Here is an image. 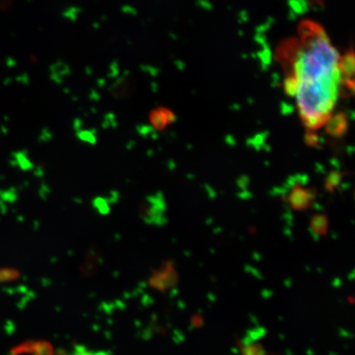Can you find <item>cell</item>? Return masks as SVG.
I'll list each match as a JSON object with an SVG mask.
<instances>
[{"mask_svg":"<svg viewBox=\"0 0 355 355\" xmlns=\"http://www.w3.org/2000/svg\"><path fill=\"white\" fill-rule=\"evenodd\" d=\"M171 114L168 111H163V110H157L154 111L150 114V121L154 127L161 128L167 125L171 119Z\"/></svg>","mask_w":355,"mask_h":355,"instance_id":"7a4b0ae2","label":"cell"},{"mask_svg":"<svg viewBox=\"0 0 355 355\" xmlns=\"http://www.w3.org/2000/svg\"><path fill=\"white\" fill-rule=\"evenodd\" d=\"M21 273L19 270L13 268H0V284L15 282L19 279Z\"/></svg>","mask_w":355,"mask_h":355,"instance_id":"277c9868","label":"cell"},{"mask_svg":"<svg viewBox=\"0 0 355 355\" xmlns=\"http://www.w3.org/2000/svg\"><path fill=\"white\" fill-rule=\"evenodd\" d=\"M37 340H26L11 349L12 355H33L36 349Z\"/></svg>","mask_w":355,"mask_h":355,"instance_id":"3957f363","label":"cell"},{"mask_svg":"<svg viewBox=\"0 0 355 355\" xmlns=\"http://www.w3.org/2000/svg\"><path fill=\"white\" fill-rule=\"evenodd\" d=\"M284 90L295 99L301 121L309 130L328 123L343 85L342 58L323 26L311 20L277 49Z\"/></svg>","mask_w":355,"mask_h":355,"instance_id":"6da1fadb","label":"cell"},{"mask_svg":"<svg viewBox=\"0 0 355 355\" xmlns=\"http://www.w3.org/2000/svg\"><path fill=\"white\" fill-rule=\"evenodd\" d=\"M308 202H309V195L304 190L293 191V193L291 195L292 205L302 207L307 205Z\"/></svg>","mask_w":355,"mask_h":355,"instance_id":"5b68a950","label":"cell"},{"mask_svg":"<svg viewBox=\"0 0 355 355\" xmlns=\"http://www.w3.org/2000/svg\"><path fill=\"white\" fill-rule=\"evenodd\" d=\"M95 207L102 214H108L110 210L108 203L106 202V200H103V198H97L95 200Z\"/></svg>","mask_w":355,"mask_h":355,"instance_id":"9c48e42d","label":"cell"},{"mask_svg":"<svg viewBox=\"0 0 355 355\" xmlns=\"http://www.w3.org/2000/svg\"><path fill=\"white\" fill-rule=\"evenodd\" d=\"M55 350H53V345L46 340H37L36 349H35L33 355H53Z\"/></svg>","mask_w":355,"mask_h":355,"instance_id":"8992f818","label":"cell"},{"mask_svg":"<svg viewBox=\"0 0 355 355\" xmlns=\"http://www.w3.org/2000/svg\"><path fill=\"white\" fill-rule=\"evenodd\" d=\"M79 137L83 141L90 142V144H95L96 142L95 135L92 132H88V130H84V132H80Z\"/></svg>","mask_w":355,"mask_h":355,"instance_id":"30bf717a","label":"cell"},{"mask_svg":"<svg viewBox=\"0 0 355 355\" xmlns=\"http://www.w3.org/2000/svg\"><path fill=\"white\" fill-rule=\"evenodd\" d=\"M53 355H70V352L65 349H58Z\"/></svg>","mask_w":355,"mask_h":355,"instance_id":"8fae6325","label":"cell"},{"mask_svg":"<svg viewBox=\"0 0 355 355\" xmlns=\"http://www.w3.org/2000/svg\"><path fill=\"white\" fill-rule=\"evenodd\" d=\"M70 355H109L106 352H101V350H90L87 347H83V345H77L73 352H70Z\"/></svg>","mask_w":355,"mask_h":355,"instance_id":"52a82bcc","label":"cell"},{"mask_svg":"<svg viewBox=\"0 0 355 355\" xmlns=\"http://www.w3.org/2000/svg\"><path fill=\"white\" fill-rule=\"evenodd\" d=\"M265 350L261 345H249L243 347V355H265Z\"/></svg>","mask_w":355,"mask_h":355,"instance_id":"ba28073f","label":"cell"}]
</instances>
